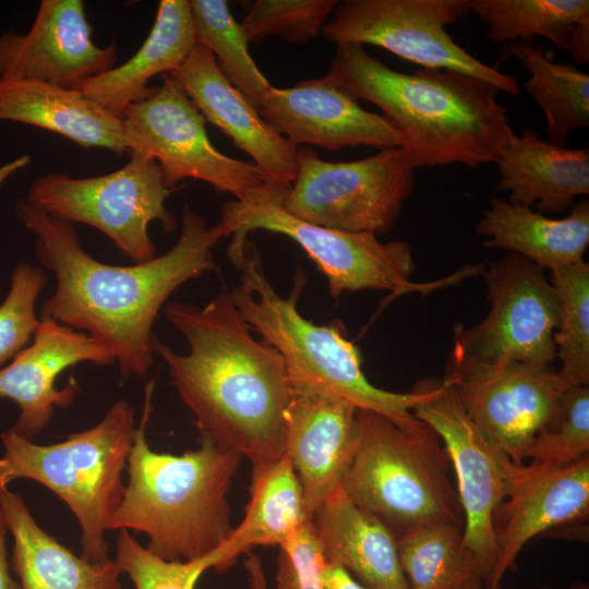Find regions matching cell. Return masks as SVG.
I'll return each mask as SVG.
<instances>
[{
  "label": "cell",
  "instance_id": "cell-41",
  "mask_svg": "<svg viewBox=\"0 0 589 589\" xmlns=\"http://www.w3.org/2000/svg\"><path fill=\"white\" fill-rule=\"evenodd\" d=\"M7 526L0 512V589H21L19 581L10 574L7 554Z\"/></svg>",
  "mask_w": 589,
  "mask_h": 589
},
{
  "label": "cell",
  "instance_id": "cell-36",
  "mask_svg": "<svg viewBox=\"0 0 589 589\" xmlns=\"http://www.w3.org/2000/svg\"><path fill=\"white\" fill-rule=\"evenodd\" d=\"M113 561L135 589H195L202 574L218 566L214 551L193 561H165L151 553L128 530H119Z\"/></svg>",
  "mask_w": 589,
  "mask_h": 589
},
{
  "label": "cell",
  "instance_id": "cell-20",
  "mask_svg": "<svg viewBox=\"0 0 589 589\" xmlns=\"http://www.w3.org/2000/svg\"><path fill=\"white\" fill-rule=\"evenodd\" d=\"M357 412L356 406L341 398L291 387L284 423V454L296 471L310 519L340 484L352 458Z\"/></svg>",
  "mask_w": 589,
  "mask_h": 589
},
{
  "label": "cell",
  "instance_id": "cell-39",
  "mask_svg": "<svg viewBox=\"0 0 589 589\" xmlns=\"http://www.w3.org/2000/svg\"><path fill=\"white\" fill-rule=\"evenodd\" d=\"M322 576L324 589H366L337 563L325 561Z\"/></svg>",
  "mask_w": 589,
  "mask_h": 589
},
{
  "label": "cell",
  "instance_id": "cell-14",
  "mask_svg": "<svg viewBox=\"0 0 589 589\" xmlns=\"http://www.w3.org/2000/svg\"><path fill=\"white\" fill-rule=\"evenodd\" d=\"M446 377L483 438L516 464H525L567 388L552 365L521 362H448Z\"/></svg>",
  "mask_w": 589,
  "mask_h": 589
},
{
  "label": "cell",
  "instance_id": "cell-22",
  "mask_svg": "<svg viewBox=\"0 0 589 589\" xmlns=\"http://www.w3.org/2000/svg\"><path fill=\"white\" fill-rule=\"evenodd\" d=\"M497 189L508 202L543 215L572 208L589 194V148H569L543 140L532 130L514 134L496 163Z\"/></svg>",
  "mask_w": 589,
  "mask_h": 589
},
{
  "label": "cell",
  "instance_id": "cell-1",
  "mask_svg": "<svg viewBox=\"0 0 589 589\" xmlns=\"http://www.w3.org/2000/svg\"><path fill=\"white\" fill-rule=\"evenodd\" d=\"M15 213L34 237V251L56 276V289L39 318L84 332L105 347L122 378L144 377L155 359L153 327L169 297L187 281L217 269L213 248L225 238L218 223L187 204L176 244L154 259L119 266L99 262L83 248L70 221L46 214L25 199Z\"/></svg>",
  "mask_w": 589,
  "mask_h": 589
},
{
  "label": "cell",
  "instance_id": "cell-29",
  "mask_svg": "<svg viewBox=\"0 0 589 589\" xmlns=\"http://www.w3.org/2000/svg\"><path fill=\"white\" fill-rule=\"evenodd\" d=\"M530 73L524 88L543 110L550 142L565 146L569 135L589 128V75L567 63L551 60L536 41L505 46Z\"/></svg>",
  "mask_w": 589,
  "mask_h": 589
},
{
  "label": "cell",
  "instance_id": "cell-12",
  "mask_svg": "<svg viewBox=\"0 0 589 589\" xmlns=\"http://www.w3.org/2000/svg\"><path fill=\"white\" fill-rule=\"evenodd\" d=\"M481 274L490 310L471 327H454L448 362L552 365L560 300L544 271L522 256L506 253Z\"/></svg>",
  "mask_w": 589,
  "mask_h": 589
},
{
  "label": "cell",
  "instance_id": "cell-5",
  "mask_svg": "<svg viewBox=\"0 0 589 589\" xmlns=\"http://www.w3.org/2000/svg\"><path fill=\"white\" fill-rule=\"evenodd\" d=\"M227 254L240 272L239 284L229 291L231 302L251 332L280 354L291 387L333 395L400 424L417 420L412 409L431 395L433 380L406 393L374 386L362 371L359 349L339 323L316 325L300 314L297 304L304 276L297 277L284 298L266 277L261 254L249 238L231 241Z\"/></svg>",
  "mask_w": 589,
  "mask_h": 589
},
{
  "label": "cell",
  "instance_id": "cell-26",
  "mask_svg": "<svg viewBox=\"0 0 589 589\" xmlns=\"http://www.w3.org/2000/svg\"><path fill=\"white\" fill-rule=\"evenodd\" d=\"M0 121L40 128L84 148L127 153L122 119L77 89L31 80H0Z\"/></svg>",
  "mask_w": 589,
  "mask_h": 589
},
{
  "label": "cell",
  "instance_id": "cell-32",
  "mask_svg": "<svg viewBox=\"0 0 589 589\" xmlns=\"http://www.w3.org/2000/svg\"><path fill=\"white\" fill-rule=\"evenodd\" d=\"M196 44L215 57L229 82L257 109L272 87L248 50L241 24L226 0H189Z\"/></svg>",
  "mask_w": 589,
  "mask_h": 589
},
{
  "label": "cell",
  "instance_id": "cell-7",
  "mask_svg": "<svg viewBox=\"0 0 589 589\" xmlns=\"http://www.w3.org/2000/svg\"><path fill=\"white\" fill-rule=\"evenodd\" d=\"M135 430L133 407L119 400L96 425L59 443L38 445L10 430L0 435L8 483L28 479L57 494L80 525L82 557L94 564L110 561L105 532L124 495Z\"/></svg>",
  "mask_w": 589,
  "mask_h": 589
},
{
  "label": "cell",
  "instance_id": "cell-33",
  "mask_svg": "<svg viewBox=\"0 0 589 589\" xmlns=\"http://www.w3.org/2000/svg\"><path fill=\"white\" fill-rule=\"evenodd\" d=\"M560 300L554 334L558 373L567 387L589 384V264L580 261L551 272Z\"/></svg>",
  "mask_w": 589,
  "mask_h": 589
},
{
  "label": "cell",
  "instance_id": "cell-6",
  "mask_svg": "<svg viewBox=\"0 0 589 589\" xmlns=\"http://www.w3.org/2000/svg\"><path fill=\"white\" fill-rule=\"evenodd\" d=\"M450 460L438 434L417 418L407 424L357 412V443L340 481L348 498L396 537L422 526L464 527Z\"/></svg>",
  "mask_w": 589,
  "mask_h": 589
},
{
  "label": "cell",
  "instance_id": "cell-9",
  "mask_svg": "<svg viewBox=\"0 0 589 589\" xmlns=\"http://www.w3.org/2000/svg\"><path fill=\"white\" fill-rule=\"evenodd\" d=\"M129 156L124 166L101 176H39L25 200L53 217L98 229L134 263L149 261L157 256L149 224L158 221L165 232L177 227L175 215L166 207L172 189L165 184L153 158L136 153Z\"/></svg>",
  "mask_w": 589,
  "mask_h": 589
},
{
  "label": "cell",
  "instance_id": "cell-17",
  "mask_svg": "<svg viewBox=\"0 0 589 589\" xmlns=\"http://www.w3.org/2000/svg\"><path fill=\"white\" fill-rule=\"evenodd\" d=\"M115 44L93 40L82 0H43L27 33L0 36V80H31L76 89L113 67Z\"/></svg>",
  "mask_w": 589,
  "mask_h": 589
},
{
  "label": "cell",
  "instance_id": "cell-21",
  "mask_svg": "<svg viewBox=\"0 0 589 589\" xmlns=\"http://www.w3.org/2000/svg\"><path fill=\"white\" fill-rule=\"evenodd\" d=\"M170 75L201 112L247 153L271 182L291 185L298 173L297 149L269 125L221 72L213 53L196 44Z\"/></svg>",
  "mask_w": 589,
  "mask_h": 589
},
{
  "label": "cell",
  "instance_id": "cell-30",
  "mask_svg": "<svg viewBox=\"0 0 589 589\" xmlns=\"http://www.w3.org/2000/svg\"><path fill=\"white\" fill-rule=\"evenodd\" d=\"M408 589H483L484 576L462 544V527L433 524L397 537Z\"/></svg>",
  "mask_w": 589,
  "mask_h": 589
},
{
  "label": "cell",
  "instance_id": "cell-31",
  "mask_svg": "<svg viewBox=\"0 0 589 589\" xmlns=\"http://www.w3.org/2000/svg\"><path fill=\"white\" fill-rule=\"evenodd\" d=\"M470 12L486 26L494 44L543 37L567 51L576 24L589 15L588 0H469Z\"/></svg>",
  "mask_w": 589,
  "mask_h": 589
},
{
  "label": "cell",
  "instance_id": "cell-10",
  "mask_svg": "<svg viewBox=\"0 0 589 589\" xmlns=\"http://www.w3.org/2000/svg\"><path fill=\"white\" fill-rule=\"evenodd\" d=\"M298 173L284 208L293 217L348 232L384 235L414 189V168L400 147L349 161L322 159L298 146Z\"/></svg>",
  "mask_w": 589,
  "mask_h": 589
},
{
  "label": "cell",
  "instance_id": "cell-24",
  "mask_svg": "<svg viewBox=\"0 0 589 589\" xmlns=\"http://www.w3.org/2000/svg\"><path fill=\"white\" fill-rule=\"evenodd\" d=\"M196 45L189 0L159 1L155 22L125 62L86 80L76 89L103 110L122 119L127 109L151 95L149 81L170 74Z\"/></svg>",
  "mask_w": 589,
  "mask_h": 589
},
{
  "label": "cell",
  "instance_id": "cell-13",
  "mask_svg": "<svg viewBox=\"0 0 589 589\" xmlns=\"http://www.w3.org/2000/svg\"><path fill=\"white\" fill-rule=\"evenodd\" d=\"M161 80L122 117L127 154L153 158L169 189L193 179L241 201L271 182L254 163L219 152L208 137L205 119L178 82L170 74Z\"/></svg>",
  "mask_w": 589,
  "mask_h": 589
},
{
  "label": "cell",
  "instance_id": "cell-38",
  "mask_svg": "<svg viewBox=\"0 0 589 589\" xmlns=\"http://www.w3.org/2000/svg\"><path fill=\"white\" fill-rule=\"evenodd\" d=\"M279 548L277 589H324L325 557L312 519L304 520Z\"/></svg>",
  "mask_w": 589,
  "mask_h": 589
},
{
  "label": "cell",
  "instance_id": "cell-4",
  "mask_svg": "<svg viewBox=\"0 0 589 589\" xmlns=\"http://www.w3.org/2000/svg\"><path fill=\"white\" fill-rule=\"evenodd\" d=\"M154 385H146L129 481L107 530L146 534V549L165 561H193L216 550L233 529L228 492L242 457L207 435H201L197 449L181 455L153 450L145 430Z\"/></svg>",
  "mask_w": 589,
  "mask_h": 589
},
{
  "label": "cell",
  "instance_id": "cell-3",
  "mask_svg": "<svg viewBox=\"0 0 589 589\" xmlns=\"http://www.w3.org/2000/svg\"><path fill=\"white\" fill-rule=\"evenodd\" d=\"M354 100H366L397 130L418 167L496 164L515 134L500 89L465 73L390 69L364 46L338 44L324 75Z\"/></svg>",
  "mask_w": 589,
  "mask_h": 589
},
{
  "label": "cell",
  "instance_id": "cell-25",
  "mask_svg": "<svg viewBox=\"0 0 589 589\" xmlns=\"http://www.w3.org/2000/svg\"><path fill=\"white\" fill-rule=\"evenodd\" d=\"M476 233L489 249L522 256L553 272L584 261L589 244V202L575 203L568 215L552 218L531 207L493 197Z\"/></svg>",
  "mask_w": 589,
  "mask_h": 589
},
{
  "label": "cell",
  "instance_id": "cell-19",
  "mask_svg": "<svg viewBox=\"0 0 589 589\" xmlns=\"http://www.w3.org/2000/svg\"><path fill=\"white\" fill-rule=\"evenodd\" d=\"M83 362L100 366L116 363L86 333L40 318L32 344L0 369V397L16 402L21 411L10 431L32 441L46 429L56 407L71 405L79 390L75 381L58 389V376Z\"/></svg>",
  "mask_w": 589,
  "mask_h": 589
},
{
  "label": "cell",
  "instance_id": "cell-34",
  "mask_svg": "<svg viewBox=\"0 0 589 589\" xmlns=\"http://www.w3.org/2000/svg\"><path fill=\"white\" fill-rule=\"evenodd\" d=\"M589 456V387H567L555 412L534 436L525 460L562 468Z\"/></svg>",
  "mask_w": 589,
  "mask_h": 589
},
{
  "label": "cell",
  "instance_id": "cell-8",
  "mask_svg": "<svg viewBox=\"0 0 589 589\" xmlns=\"http://www.w3.org/2000/svg\"><path fill=\"white\" fill-rule=\"evenodd\" d=\"M287 185L266 183L249 197L223 205L219 226L224 236L244 241L250 232L264 230L288 237L304 250L325 276L330 296L360 290L429 293L468 277L465 268L431 283L411 280L416 263L409 243L381 242L370 232H348L300 220L284 208Z\"/></svg>",
  "mask_w": 589,
  "mask_h": 589
},
{
  "label": "cell",
  "instance_id": "cell-15",
  "mask_svg": "<svg viewBox=\"0 0 589 589\" xmlns=\"http://www.w3.org/2000/svg\"><path fill=\"white\" fill-rule=\"evenodd\" d=\"M412 413L438 434L447 452L464 514L462 544L479 564L486 585L497 558L493 515L506 493V455L483 438L446 376L434 380L431 395Z\"/></svg>",
  "mask_w": 589,
  "mask_h": 589
},
{
  "label": "cell",
  "instance_id": "cell-37",
  "mask_svg": "<svg viewBox=\"0 0 589 589\" xmlns=\"http://www.w3.org/2000/svg\"><path fill=\"white\" fill-rule=\"evenodd\" d=\"M46 283L45 272L37 266L21 262L14 267L9 292L0 304V366L33 340L40 323L35 305Z\"/></svg>",
  "mask_w": 589,
  "mask_h": 589
},
{
  "label": "cell",
  "instance_id": "cell-23",
  "mask_svg": "<svg viewBox=\"0 0 589 589\" xmlns=\"http://www.w3.org/2000/svg\"><path fill=\"white\" fill-rule=\"evenodd\" d=\"M325 561L346 568L366 589H408L395 533L352 503L340 485L312 516Z\"/></svg>",
  "mask_w": 589,
  "mask_h": 589
},
{
  "label": "cell",
  "instance_id": "cell-18",
  "mask_svg": "<svg viewBox=\"0 0 589 589\" xmlns=\"http://www.w3.org/2000/svg\"><path fill=\"white\" fill-rule=\"evenodd\" d=\"M261 117L296 146L401 147L397 130L365 110L325 76L289 88L272 86L257 108Z\"/></svg>",
  "mask_w": 589,
  "mask_h": 589
},
{
  "label": "cell",
  "instance_id": "cell-43",
  "mask_svg": "<svg viewBox=\"0 0 589 589\" xmlns=\"http://www.w3.org/2000/svg\"><path fill=\"white\" fill-rule=\"evenodd\" d=\"M247 567L251 576V582L254 589H267L265 579L260 567V562L255 556H251L247 561Z\"/></svg>",
  "mask_w": 589,
  "mask_h": 589
},
{
  "label": "cell",
  "instance_id": "cell-42",
  "mask_svg": "<svg viewBox=\"0 0 589 589\" xmlns=\"http://www.w3.org/2000/svg\"><path fill=\"white\" fill-rule=\"evenodd\" d=\"M29 163L31 157L28 155H22L0 166V185L12 175L25 168Z\"/></svg>",
  "mask_w": 589,
  "mask_h": 589
},
{
  "label": "cell",
  "instance_id": "cell-27",
  "mask_svg": "<svg viewBox=\"0 0 589 589\" xmlns=\"http://www.w3.org/2000/svg\"><path fill=\"white\" fill-rule=\"evenodd\" d=\"M0 512L14 545L11 565L21 589H122L113 560L94 564L76 556L38 526L25 502L0 490Z\"/></svg>",
  "mask_w": 589,
  "mask_h": 589
},
{
  "label": "cell",
  "instance_id": "cell-44",
  "mask_svg": "<svg viewBox=\"0 0 589 589\" xmlns=\"http://www.w3.org/2000/svg\"><path fill=\"white\" fill-rule=\"evenodd\" d=\"M5 470H7L5 461L3 460V458H0V490L7 488L8 485V481L5 478Z\"/></svg>",
  "mask_w": 589,
  "mask_h": 589
},
{
  "label": "cell",
  "instance_id": "cell-28",
  "mask_svg": "<svg viewBox=\"0 0 589 589\" xmlns=\"http://www.w3.org/2000/svg\"><path fill=\"white\" fill-rule=\"evenodd\" d=\"M250 498L242 521L216 549L224 572L259 545L280 546L308 518L300 482L290 459L280 457L252 465Z\"/></svg>",
  "mask_w": 589,
  "mask_h": 589
},
{
  "label": "cell",
  "instance_id": "cell-35",
  "mask_svg": "<svg viewBox=\"0 0 589 589\" xmlns=\"http://www.w3.org/2000/svg\"><path fill=\"white\" fill-rule=\"evenodd\" d=\"M337 0H256L242 20L248 43L278 36L302 44L317 37L338 5Z\"/></svg>",
  "mask_w": 589,
  "mask_h": 589
},
{
  "label": "cell",
  "instance_id": "cell-40",
  "mask_svg": "<svg viewBox=\"0 0 589 589\" xmlns=\"http://www.w3.org/2000/svg\"><path fill=\"white\" fill-rule=\"evenodd\" d=\"M577 63L589 61V15L582 17L575 26L567 51Z\"/></svg>",
  "mask_w": 589,
  "mask_h": 589
},
{
  "label": "cell",
  "instance_id": "cell-45",
  "mask_svg": "<svg viewBox=\"0 0 589 589\" xmlns=\"http://www.w3.org/2000/svg\"><path fill=\"white\" fill-rule=\"evenodd\" d=\"M483 589H502L501 586H490V585H486Z\"/></svg>",
  "mask_w": 589,
  "mask_h": 589
},
{
  "label": "cell",
  "instance_id": "cell-2",
  "mask_svg": "<svg viewBox=\"0 0 589 589\" xmlns=\"http://www.w3.org/2000/svg\"><path fill=\"white\" fill-rule=\"evenodd\" d=\"M164 311L189 350L178 353L154 338L153 351L166 363L201 435L251 465L284 455L289 376L280 354L251 335L229 291L204 306L169 302Z\"/></svg>",
  "mask_w": 589,
  "mask_h": 589
},
{
  "label": "cell",
  "instance_id": "cell-11",
  "mask_svg": "<svg viewBox=\"0 0 589 589\" xmlns=\"http://www.w3.org/2000/svg\"><path fill=\"white\" fill-rule=\"evenodd\" d=\"M469 13V0H347L322 33L336 45L376 46L423 69L465 73L518 95L516 76L478 60L447 33Z\"/></svg>",
  "mask_w": 589,
  "mask_h": 589
},
{
  "label": "cell",
  "instance_id": "cell-46",
  "mask_svg": "<svg viewBox=\"0 0 589 589\" xmlns=\"http://www.w3.org/2000/svg\"><path fill=\"white\" fill-rule=\"evenodd\" d=\"M539 589H554V588H551V587H549V586H542V587H540Z\"/></svg>",
  "mask_w": 589,
  "mask_h": 589
},
{
  "label": "cell",
  "instance_id": "cell-16",
  "mask_svg": "<svg viewBox=\"0 0 589 589\" xmlns=\"http://www.w3.org/2000/svg\"><path fill=\"white\" fill-rule=\"evenodd\" d=\"M503 472L506 493L493 515L497 558L490 586L500 585L532 538L578 526L589 514V456L562 468L516 464L506 456Z\"/></svg>",
  "mask_w": 589,
  "mask_h": 589
}]
</instances>
